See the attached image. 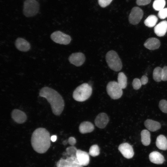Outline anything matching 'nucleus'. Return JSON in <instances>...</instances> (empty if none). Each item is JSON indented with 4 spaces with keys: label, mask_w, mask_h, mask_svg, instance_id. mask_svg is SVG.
I'll use <instances>...</instances> for the list:
<instances>
[{
    "label": "nucleus",
    "mask_w": 167,
    "mask_h": 167,
    "mask_svg": "<svg viewBox=\"0 0 167 167\" xmlns=\"http://www.w3.org/2000/svg\"><path fill=\"white\" fill-rule=\"evenodd\" d=\"M39 95L45 98L50 104L52 112L55 115H60L64 107V102L61 96L56 91L45 87L40 90Z\"/></svg>",
    "instance_id": "obj_1"
},
{
    "label": "nucleus",
    "mask_w": 167,
    "mask_h": 167,
    "mask_svg": "<svg viewBox=\"0 0 167 167\" xmlns=\"http://www.w3.org/2000/svg\"><path fill=\"white\" fill-rule=\"evenodd\" d=\"M50 138L49 132L45 128L36 129L33 132L31 139L33 149L40 153L45 152L50 146Z\"/></svg>",
    "instance_id": "obj_2"
},
{
    "label": "nucleus",
    "mask_w": 167,
    "mask_h": 167,
    "mask_svg": "<svg viewBox=\"0 0 167 167\" xmlns=\"http://www.w3.org/2000/svg\"><path fill=\"white\" fill-rule=\"evenodd\" d=\"M92 92V87L88 84L83 83L75 90L73 93V97L75 101L83 102L88 99Z\"/></svg>",
    "instance_id": "obj_3"
},
{
    "label": "nucleus",
    "mask_w": 167,
    "mask_h": 167,
    "mask_svg": "<svg viewBox=\"0 0 167 167\" xmlns=\"http://www.w3.org/2000/svg\"><path fill=\"white\" fill-rule=\"evenodd\" d=\"M106 60L109 67L112 70L118 71L122 67V63L117 53L114 51H108L105 56Z\"/></svg>",
    "instance_id": "obj_4"
},
{
    "label": "nucleus",
    "mask_w": 167,
    "mask_h": 167,
    "mask_svg": "<svg viewBox=\"0 0 167 167\" xmlns=\"http://www.w3.org/2000/svg\"><path fill=\"white\" fill-rule=\"evenodd\" d=\"M39 7V3L36 0H25L23 5V14L27 17H33L37 14Z\"/></svg>",
    "instance_id": "obj_5"
},
{
    "label": "nucleus",
    "mask_w": 167,
    "mask_h": 167,
    "mask_svg": "<svg viewBox=\"0 0 167 167\" xmlns=\"http://www.w3.org/2000/svg\"><path fill=\"white\" fill-rule=\"evenodd\" d=\"M106 91L109 96L114 100L120 98L123 93L122 89L118 82L115 81L108 83L106 86Z\"/></svg>",
    "instance_id": "obj_6"
},
{
    "label": "nucleus",
    "mask_w": 167,
    "mask_h": 167,
    "mask_svg": "<svg viewBox=\"0 0 167 167\" xmlns=\"http://www.w3.org/2000/svg\"><path fill=\"white\" fill-rule=\"evenodd\" d=\"M50 37L55 42L64 45L69 44L71 41V38L69 35L59 31L53 32L51 35Z\"/></svg>",
    "instance_id": "obj_7"
},
{
    "label": "nucleus",
    "mask_w": 167,
    "mask_h": 167,
    "mask_svg": "<svg viewBox=\"0 0 167 167\" xmlns=\"http://www.w3.org/2000/svg\"><path fill=\"white\" fill-rule=\"evenodd\" d=\"M143 13V10L138 7H133L129 17V22L133 25L138 24L142 19Z\"/></svg>",
    "instance_id": "obj_8"
},
{
    "label": "nucleus",
    "mask_w": 167,
    "mask_h": 167,
    "mask_svg": "<svg viewBox=\"0 0 167 167\" xmlns=\"http://www.w3.org/2000/svg\"><path fill=\"white\" fill-rule=\"evenodd\" d=\"M68 60L71 63L77 66H79L84 63L85 57L83 53L77 52L71 54L69 56Z\"/></svg>",
    "instance_id": "obj_9"
},
{
    "label": "nucleus",
    "mask_w": 167,
    "mask_h": 167,
    "mask_svg": "<svg viewBox=\"0 0 167 167\" xmlns=\"http://www.w3.org/2000/svg\"><path fill=\"white\" fill-rule=\"evenodd\" d=\"M118 149L122 155L126 158L130 159L134 155V152L132 146L127 143L120 144Z\"/></svg>",
    "instance_id": "obj_10"
},
{
    "label": "nucleus",
    "mask_w": 167,
    "mask_h": 167,
    "mask_svg": "<svg viewBox=\"0 0 167 167\" xmlns=\"http://www.w3.org/2000/svg\"><path fill=\"white\" fill-rule=\"evenodd\" d=\"M109 119L107 114L104 113H99L95 119V123L98 127L103 129L108 124Z\"/></svg>",
    "instance_id": "obj_11"
},
{
    "label": "nucleus",
    "mask_w": 167,
    "mask_h": 167,
    "mask_svg": "<svg viewBox=\"0 0 167 167\" xmlns=\"http://www.w3.org/2000/svg\"><path fill=\"white\" fill-rule=\"evenodd\" d=\"M11 116L14 121L19 124L24 123L27 119V116L24 112L16 109L12 111Z\"/></svg>",
    "instance_id": "obj_12"
},
{
    "label": "nucleus",
    "mask_w": 167,
    "mask_h": 167,
    "mask_svg": "<svg viewBox=\"0 0 167 167\" xmlns=\"http://www.w3.org/2000/svg\"><path fill=\"white\" fill-rule=\"evenodd\" d=\"M15 45L18 50L22 52H27L30 50L31 48L30 43L25 39L21 37L17 38L15 41Z\"/></svg>",
    "instance_id": "obj_13"
},
{
    "label": "nucleus",
    "mask_w": 167,
    "mask_h": 167,
    "mask_svg": "<svg viewBox=\"0 0 167 167\" xmlns=\"http://www.w3.org/2000/svg\"><path fill=\"white\" fill-rule=\"evenodd\" d=\"M76 156L79 163L82 166L88 165L90 159L88 154L86 152L78 149Z\"/></svg>",
    "instance_id": "obj_14"
},
{
    "label": "nucleus",
    "mask_w": 167,
    "mask_h": 167,
    "mask_svg": "<svg viewBox=\"0 0 167 167\" xmlns=\"http://www.w3.org/2000/svg\"><path fill=\"white\" fill-rule=\"evenodd\" d=\"M167 31V21H162L154 27V32L159 36H164Z\"/></svg>",
    "instance_id": "obj_15"
},
{
    "label": "nucleus",
    "mask_w": 167,
    "mask_h": 167,
    "mask_svg": "<svg viewBox=\"0 0 167 167\" xmlns=\"http://www.w3.org/2000/svg\"><path fill=\"white\" fill-rule=\"evenodd\" d=\"M144 45L150 50H155L159 47L160 42L158 39L156 38H150L146 41Z\"/></svg>",
    "instance_id": "obj_16"
},
{
    "label": "nucleus",
    "mask_w": 167,
    "mask_h": 167,
    "mask_svg": "<svg viewBox=\"0 0 167 167\" xmlns=\"http://www.w3.org/2000/svg\"><path fill=\"white\" fill-rule=\"evenodd\" d=\"M149 159L152 162L157 164H162L165 161L163 156L157 151L151 152L149 155Z\"/></svg>",
    "instance_id": "obj_17"
},
{
    "label": "nucleus",
    "mask_w": 167,
    "mask_h": 167,
    "mask_svg": "<svg viewBox=\"0 0 167 167\" xmlns=\"http://www.w3.org/2000/svg\"><path fill=\"white\" fill-rule=\"evenodd\" d=\"M94 129L93 124L90 122L84 121L82 122L79 126V132L82 134H86L92 131Z\"/></svg>",
    "instance_id": "obj_18"
},
{
    "label": "nucleus",
    "mask_w": 167,
    "mask_h": 167,
    "mask_svg": "<svg viewBox=\"0 0 167 167\" xmlns=\"http://www.w3.org/2000/svg\"><path fill=\"white\" fill-rule=\"evenodd\" d=\"M144 125L148 130L151 131H156L161 127V125L159 122L151 119H147L144 122Z\"/></svg>",
    "instance_id": "obj_19"
},
{
    "label": "nucleus",
    "mask_w": 167,
    "mask_h": 167,
    "mask_svg": "<svg viewBox=\"0 0 167 167\" xmlns=\"http://www.w3.org/2000/svg\"><path fill=\"white\" fill-rule=\"evenodd\" d=\"M156 143L159 149L163 150H167V139L164 135H161L158 136Z\"/></svg>",
    "instance_id": "obj_20"
},
{
    "label": "nucleus",
    "mask_w": 167,
    "mask_h": 167,
    "mask_svg": "<svg viewBox=\"0 0 167 167\" xmlns=\"http://www.w3.org/2000/svg\"><path fill=\"white\" fill-rule=\"evenodd\" d=\"M141 140L142 144L145 146H148L150 143V134L147 130H143L141 132Z\"/></svg>",
    "instance_id": "obj_21"
},
{
    "label": "nucleus",
    "mask_w": 167,
    "mask_h": 167,
    "mask_svg": "<svg viewBox=\"0 0 167 167\" xmlns=\"http://www.w3.org/2000/svg\"><path fill=\"white\" fill-rule=\"evenodd\" d=\"M117 82L122 89H124L126 87L127 85V79L124 73L120 72L118 73Z\"/></svg>",
    "instance_id": "obj_22"
},
{
    "label": "nucleus",
    "mask_w": 167,
    "mask_h": 167,
    "mask_svg": "<svg viewBox=\"0 0 167 167\" xmlns=\"http://www.w3.org/2000/svg\"><path fill=\"white\" fill-rule=\"evenodd\" d=\"M158 20L157 17L155 15H151L149 16L145 20L144 24L145 25L151 28L154 26Z\"/></svg>",
    "instance_id": "obj_23"
},
{
    "label": "nucleus",
    "mask_w": 167,
    "mask_h": 167,
    "mask_svg": "<svg viewBox=\"0 0 167 167\" xmlns=\"http://www.w3.org/2000/svg\"><path fill=\"white\" fill-rule=\"evenodd\" d=\"M162 68L160 67H157L154 70L153 73V78L156 82H160L162 80Z\"/></svg>",
    "instance_id": "obj_24"
},
{
    "label": "nucleus",
    "mask_w": 167,
    "mask_h": 167,
    "mask_svg": "<svg viewBox=\"0 0 167 167\" xmlns=\"http://www.w3.org/2000/svg\"><path fill=\"white\" fill-rule=\"evenodd\" d=\"M165 5V0H155L153 4V7L155 10L159 11L164 8Z\"/></svg>",
    "instance_id": "obj_25"
},
{
    "label": "nucleus",
    "mask_w": 167,
    "mask_h": 167,
    "mask_svg": "<svg viewBox=\"0 0 167 167\" xmlns=\"http://www.w3.org/2000/svg\"><path fill=\"white\" fill-rule=\"evenodd\" d=\"M89 154L93 157L98 156L100 154V149L98 146L96 144L92 145L89 149Z\"/></svg>",
    "instance_id": "obj_26"
},
{
    "label": "nucleus",
    "mask_w": 167,
    "mask_h": 167,
    "mask_svg": "<svg viewBox=\"0 0 167 167\" xmlns=\"http://www.w3.org/2000/svg\"><path fill=\"white\" fill-rule=\"evenodd\" d=\"M71 164L66 159L61 158L57 163V167H70Z\"/></svg>",
    "instance_id": "obj_27"
},
{
    "label": "nucleus",
    "mask_w": 167,
    "mask_h": 167,
    "mask_svg": "<svg viewBox=\"0 0 167 167\" xmlns=\"http://www.w3.org/2000/svg\"><path fill=\"white\" fill-rule=\"evenodd\" d=\"M77 150L74 146H71L66 149V154L69 155V156H76Z\"/></svg>",
    "instance_id": "obj_28"
},
{
    "label": "nucleus",
    "mask_w": 167,
    "mask_h": 167,
    "mask_svg": "<svg viewBox=\"0 0 167 167\" xmlns=\"http://www.w3.org/2000/svg\"><path fill=\"white\" fill-rule=\"evenodd\" d=\"M159 107L160 110L163 113H167V101L162 100L159 103Z\"/></svg>",
    "instance_id": "obj_29"
},
{
    "label": "nucleus",
    "mask_w": 167,
    "mask_h": 167,
    "mask_svg": "<svg viewBox=\"0 0 167 167\" xmlns=\"http://www.w3.org/2000/svg\"><path fill=\"white\" fill-rule=\"evenodd\" d=\"M133 88L136 90L139 89L142 86L140 79L138 78L134 79L132 83Z\"/></svg>",
    "instance_id": "obj_30"
},
{
    "label": "nucleus",
    "mask_w": 167,
    "mask_h": 167,
    "mask_svg": "<svg viewBox=\"0 0 167 167\" xmlns=\"http://www.w3.org/2000/svg\"><path fill=\"white\" fill-rule=\"evenodd\" d=\"M160 18L161 19H165L167 17V8H164L159 11L158 14Z\"/></svg>",
    "instance_id": "obj_31"
},
{
    "label": "nucleus",
    "mask_w": 167,
    "mask_h": 167,
    "mask_svg": "<svg viewBox=\"0 0 167 167\" xmlns=\"http://www.w3.org/2000/svg\"><path fill=\"white\" fill-rule=\"evenodd\" d=\"M113 0H98L100 6L102 7H105L109 5Z\"/></svg>",
    "instance_id": "obj_32"
},
{
    "label": "nucleus",
    "mask_w": 167,
    "mask_h": 167,
    "mask_svg": "<svg viewBox=\"0 0 167 167\" xmlns=\"http://www.w3.org/2000/svg\"><path fill=\"white\" fill-rule=\"evenodd\" d=\"M151 0H136L137 4L139 6H144L149 4Z\"/></svg>",
    "instance_id": "obj_33"
},
{
    "label": "nucleus",
    "mask_w": 167,
    "mask_h": 167,
    "mask_svg": "<svg viewBox=\"0 0 167 167\" xmlns=\"http://www.w3.org/2000/svg\"><path fill=\"white\" fill-rule=\"evenodd\" d=\"M162 80L163 81L167 80V66H164L162 68Z\"/></svg>",
    "instance_id": "obj_34"
},
{
    "label": "nucleus",
    "mask_w": 167,
    "mask_h": 167,
    "mask_svg": "<svg viewBox=\"0 0 167 167\" xmlns=\"http://www.w3.org/2000/svg\"><path fill=\"white\" fill-rule=\"evenodd\" d=\"M140 80L142 85H145L148 82V79L146 76L144 75L141 77Z\"/></svg>",
    "instance_id": "obj_35"
},
{
    "label": "nucleus",
    "mask_w": 167,
    "mask_h": 167,
    "mask_svg": "<svg viewBox=\"0 0 167 167\" xmlns=\"http://www.w3.org/2000/svg\"><path fill=\"white\" fill-rule=\"evenodd\" d=\"M68 142L70 145L74 146L76 143V140L74 137H71L69 138Z\"/></svg>",
    "instance_id": "obj_36"
},
{
    "label": "nucleus",
    "mask_w": 167,
    "mask_h": 167,
    "mask_svg": "<svg viewBox=\"0 0 167 167\" xmlns=\"http://www.w3.org/2000/svg\"><path fill=\"white\" fill-rule=\"evenodd\" d=\"M83 166L79 163L72 164L70 167H83Z\"/></svg>",
    "instance_id": "obj_37"
},
{
    "label": "nucleus",
    "mask_w": 167,
    "mask_h": 167,
    "mask_svg": "<svg viewBox=\"0 0 167 167\" xmlns=\"http://www.w3.org/2000/svg\"><path fill=\"white\" fill-rule=\"evenodd\" d=\"M57 138V137L56 135H52L51 137V140L53 142H54L56 140Z\"/></svg>",
    "instance_id": "obj_38"
}]
</instances>
